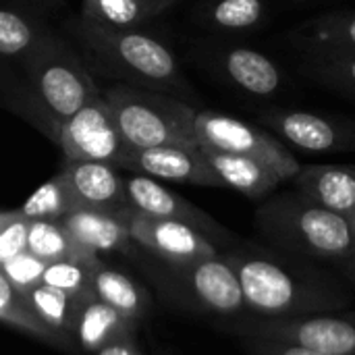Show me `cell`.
I'll return each instance as SVG.
<instances>
[{"instance_id": "9a60e30c", "label": "cell", "mask_w": 355, "mask_h": 355, "mask_svg": "<svg viewBox=\"0 0 355 355\" xmlns=\"http://www.w3.org/2000/svg\"><path fill=\"white\" fill-rule=\"evenodd\" d=\"M293 189L310 202L355 220V166L349 164H302L291 179Z\"/></svg>"}, {"instance_id": "603a6c76", "label": "cell", "mask_w": 355, "mask_h": 355, "mask_svg": "<svg viewBox=\"0 0 355 355\" xmlns=\"http://www.w3.org/2000/svg\"><path fill=\"white\" fill-rule=\"evenodd\" d=\"M23 300L50 331H54L62 339L73 337V322L81 300L44 283L25 291Z\"/></svg>"}, {"instance_id": "f1b7e54d", "label": "cell", "mask_w": 355, "mask_h": 355, "mask_svg": "<svg viewBox=\"0 0 355 355\" xmlns=\"http://www.w3.org/2000/svg\"><path fill=\"white\" fill-rule=\"evenodd\" d=\"M154 15L141 0H83V17L110 27H135Z\"/></svg>"}, {"instance_id": "3957f363", "label": "cell", "mask_w": 355, "mask_h": 355, "mask_svg": "<svg viewBox=\"0 0 355 355\" xmlns=\"http://www.w3.org/2000/svg\"><path fill=\"white\" fill-rule=\"evenodd\" d=\"M127 148L198 146L196 110L166 94L112 85L104 94Z\"/></svg>"}, {"instance_id": "8fae6325", "label": "cell", "mask_w": 355, "mask_h": 355, "mask_svg": "<svg viewBox=\"0 0 355 355\" xmlns=\"http://www.w3.org/2000/svg\"><path fill=\"white\" fill-rule=\"evenodd\" d=\"M131 241L171 266L191 264L218 256L223 250L198 229L168 218H152L127 206L125 210Z\"/></svg>"}, {"instance_id": "ffe728a7", "label": "cell", "mask_w": 355, "mask_h": 355, "mask_svg": "<svg viewBox=\"0 0 355 355\" xmlns=\"http://www.w3.org/2000/svg\"><path fill=\"white\" fill-rule=\"evenodd\" d=\"M133 324L135 322H131L114 308L92 295L79 302L73 322V337L83 349L96 354L98 349L121 337H131Z\"/></svg>"}, {"instance_id": "30bf717a", "label": "cell", "mask_w": 355, "mask_h": 355, "mask_svg": "<svg viewBox=\"0 0 355 355\" xmlns=\"http://www.w3.org/2000/svg\"><path fill=\"white\" fill-rule=\"evenodd\" d=\"M171 275L177 289L200 310L233 320L248 316L241 285L223 252L191 264L171 266Z\"/></svg>"}, {"instance_id": "9c48e42d", "label": "cell", "mask_w": 355, "mask_h": 355, "mask_svg": "<svg viewBox=\"0 0 355 355\" xmlns=\"http://www.w3.org/2000/svg\"><path fill=\"white\" fill-rule=\"evenodd\" d=\"M67 160H96L119 166L125 152V139L116 127L112 110L102 94L94 96L75 114H71L54 133Z\"/></svg>"}, {"instance_id": "d590c367", "label": "cell", "mask_w": 355, "mask_h": 355, "mask_svg": "<svg viewBox=\"0 0 355 355\" xmlns=\"http://www.w3.org/2000/svg\"><path fill=\"white\" fill-rule=\"evenodd\" d=\"M144 4H148L150 8H154L156 12H160V10H164L166 6H171L175 0H141Z\"/></svg>"}, {"instance_id": "d6986e66", "label": "cell", "mask_w": 355, "mask_h": 355, "mask_svg": "<svg viewBox=\"0 0 355 355\" xmlns=\"http://www.w3.org/2000/svg\"><path fill=\"white\" fill-rule=\"evenodd\" d=\"M304 54H355V10H331L293 31Z\"/></svg>"}, {"instance_id": "8992f818", "label": "cell", "mask_w": 355, "mask_h": 355, "mask_svg": "<svg viewBox=\"0 0 355 355\" xmlns=\"http://www.w3.org/2000/svg\"><path fill=\"white\" fill-rule=\"evenodd\" d=\"M193 133L200 148L256 158L279 173L285 183L291 181L302 166L289 146L272 131L225 112L196 110Z\"/></svg>"}, {"instance_id": "44dd1931", "label": "cell", "mask_w": 355, "mask_h": 355, "mask_svg": "<svg viewBox=\"0 0 355 355\" xmlns=\"http://www.w3.org/2000/svg\"><path fill=\"white\" fill-rule=\"evenodd\" d=\"M27 250L42 258L44 262L71 260L81 262L92 268L100 266V254L81 245L62 225L60 220H31L27 233Z\"/></svg>"}, {"instance_id": "4fadbf2b", "label": "cell", "mask_w": 355, "mask_h": 355, "mask_svg": "<svg viewBox=\"0 0 355 355\" xmlns=\"http://www.w3.org/2000/svg\"><path fill=\"white\" fill-rule=\"evenodd\" d=\"M119 168L146 175L156 181H173L200 187H223L200 146L125 148Z\"/></svg>"}, {"instance_id": "d4e9b609", "label": "cell", "mask_w": 355, "mask_h": 355, "mask_svg": "<svg viewBox=\"0 0 355 355\" xmlns=\"http://www.w3.org/2000/svg\"><path fill=\"white\" fill-rule=\"evenodd\" d=\"M77 202L73 200L67 183L56 173L44 185H40L17 212L27 220H60L73 210H77Z\"/></svg>"}, {"instance_id": "836d02e7", "label": "cell", "mask_w": 355, "mask_h": 355, "mask_svg": "<svg viewBox=\"0 0 355 355\" xmlns=\"http://www.w3.org/2000/svg\"><path fill=\"white\" fill-rule=\"evenodd\" d=\"M96 355H141V352L137 349L133 335L131 337H121L108 345H104L102 349H98Z\"/></svg>"}, {"instance_id": "2e32d148", "label": "cell", "mask_w": 355, "mask_h": 355, "mask_svg": "<svg viewBox=\"0 0 355 355\" xmlns=\"http://www.w3.org/2000/svg\"><path fill=\"white\" fill-rule=\"evenodd\" d=\"M214 69L239 92L254 98L277 96L285 85L281 67L264 52L248 46L220 50L214 56Z\"/></svg>"}, {"instance_id": "83f0119b", "label": "cell", "mask_w": 355, "mask_h": 355, "mask_svg": "<svg viewBox=\"0 0 355 355\" xmlns=\"http://www.w3.org/2000/svg\"><path fill=\"white\" fill-rule=\"evenodd\" d=\"M44 31L35 21L19 10L0 6V56L2 58H25L42 40Z\"/></svg>"}, {"instance_id": "277c9868", "label": "cell", "mask_w": 355, "mask_h": 355, "mask_svg": "<svg viewBox=\"0 0 355 355\" xmlns=\"http://www.w3.org/2000/svg\"><path fill=\"white\" fill-rule=\"evenodd\" d=\"M79 37L116 73L158 89L181 92L185 79L173 52L156 37L133 27H110L81 17Z\"/></svg>"}, {"instance_id": "cb8c5ba5", "label": "cell", "mask_w": 355, "mask_h": 355, "mask_svg": "<svg viewBox=\"0 0 355 355\" xmlns=\"http://www.w3.org/2000/svg\"><path fill=\"white\" fill-rule=\"evenodd\" d=\"M302 73L320 87L355 100V54H306Z\"/></svg>"}, {"instance_id": "4316f807", "label": "cell", "mask_w": 355, "mask_h": 355, "mask_svg": "<svg viewBox=\"0 0 355 355\" xmlns=\"http://www.w3.org/2000/svg\"><path fill=\"white\" fill-rule=\"evenodd\" d=\"M0 322L23 331L31 337H37L46 343L52 345H60L64 347L67 343H62L64 339L58 337L54 331H50L27 306V302L23 300V295L19 291H15V287L4 279V275L0 272Z\"/></svg>"}, {"instance_id": "d6a6232c", "label": "cell", "mask_w": 355, "mask_h": 355, "mask_svg": "<svg viewBox=\"0 0 355 355\" xmlns=\"http://www.w3.org/2000/svg\"><path fill=\"white\" fill-rule=\"evenodd\" d=\"M241 345L250 355H329L300 343L266 339V337H241Z\"/></svg>"}, {"instance_id": "7402d4cb", "label": "cell", "mask_w": 355, "mask_h": 355, "mask_svg": "<svg viewBox=\"0 0 355 355\" xmlns=\"http://www.w3.org/2000/svg\"><path fill=\"white\" fill-rule=\"evenodd\" d=\"M92 289L98 300L114 308L131 322H137L150 308V297L144 287H139L127 275L106 268L104 264L94 268Z\"/></svg>"}, {"instance_id": "ba28073f", "label": "cell", "mask_w": 355, "mask_h": 355, "mask_svg": "<svg viewBox=\"0 0 355 355\" xmlns=\"http://www.w3.org/2000/svg\"><path fill=\"white\" fill-rule=\"evenodd\" d=\"M256 119L281 141L306 154L355 152L354 119L295 108H266Z\"/></svg>"}, {"instance_id": "f546056e", "label": "cell", "mask_w": 355, "mask_h": 355, "mask_svg": "<svg viewBox=\"0 0 355 355\" xmlns=\"http://www.w3.org/2000/svg\"><path fill=\"white\" fill-rule=\"evenodd\" d=\"M98 268V266H96ZM92 279H94V268L81 262H71V260H58V262H48L44 270V285L56 287L77 300H85L94 295L92 289Z\"/></svg>"}, {"instance_id": "7a4b0ae2", "label": "cell", "mask_w": 355, "mask_h": 355, "mask_svg": "<svg viewBox=\"0 0 355 355\" xmlns=\"http://www.w3.org/2000/svg\"><path fill=\"white\" fill-rule=\"evenodd\" d=\"M256 229L268 245L285 254L337 268L355 250L354 225L295 189L262 200L256 210Z\"/></svg>"}, {"instance_id": "ac0fdd59", "label": "cell", "mask_w": 355, "mask_h": 355, "mask_svg": "<svg viewBox=\"0 0 355 355\" xmlns=\"http://www.w3.org/2000/svg\"><path fill=\"white\" fill-rule=\"evenodd\" d=\"M204 154L210 166L214 168V173L218 175L223 187L235 189L250 200L262 202L272 193H277V189L285 183L279 173H275L270 166H266L256 158L216 152V150H204Z\"/></svg>"}, {"instance_id": "6da1fadb", "label": "cell", "mask_w": 355, "mask_h": 355, "mask_svg": "<svg viewBox=\"0 0 355 355\" xmlns=\"http://www.w3.org/2000/svg\"><path fill=\"white\" fill-rule=\"evenodd\" d=\"M223 254L237 275L250 316L302 318L341 312L352 304L349 291L318 262L239 239Z\"/></svg>"}, {"instance_id": "5b68a950", "label": "cell", "mask_w": 355, "mask_h": 355, "mask_svg": "<svg viewBox=\"0 0 355 355\" xmlns=\"http://www.w3.org/2000/svg\"><path fill=\"white\" fill-rule=\"evenodd\" d=\"M29 89L48 121L50 135L83 104L100 94L83 64L54 37L44 40L25 56Z\"/></svg>"}, {"instance_id": "5bb4252c", "label": "cell", "mask_w": 355, "mask_h": 355, "mask_svg": "<svg viewBox=\"0 0 355 355\" xmlns=\"http://www.w3.org/2000/svg\"><path fill=\"white\" fill-rule=\"evenodd\" d=\"M79 208L123 210L127 208L125 179L119 166L96 160H67L58 171Z\"/></svg>"}, {"instance_id": "7c38bea8", "label": "cell", "mask_w": 355, "mask_h": 355, "mask_svg": "<svg viewBox=\"0 0 355 355\" xmlns=\"http://www.w3.org/2000/svg\"><path fill=\"white\" fill-rule=\"evenodd\" d=\"M125 196H127V206L131 210L152 218H168V220L185 223L198 229L200 233H204L208 239H212L220 250H227L237 241L231 235V231H227L208 212L187 202L183 196L171 191L168 187H164L152 177L133 175L125 179Z\"/></svg>"}, {"instance_id": "e575fe53", "label": "cell", "mask_w": 355, "mask_h": 355, "mask_svg": "<svg viewBox=\"0 0 355 355\" xmlns=\"http://www.w3.org/2000/svg\"><path fill=\"white\" fill-rule=\"evenodd\" d=\"M339 270L345 275V279H349V281L355 285V250L349 254V258L339 266Z\"/></svg>"}, {"instance_id": "8d00e7d4", "label": "cell", "mask_w": 355, "mask_h": 355, "mask_svg": "<svg viewBox=\"0 0 355 355\" xmlns=\"http://www.w3.org/2000/svg\"><path fill=\"white\" fill-rule=\"evenodd\" d=\"M354 229H355V220H354Z\"/></svg>"}, {"instance_id": "4dcf8cb0", "label": "cell", "mask_w": 355, "mask_h": 355, "mask_svg": "<svg viewBox=\"0 0 355 355\" xmlns=\"http://www.w3.org/2000/svg\"><path fill=\"white\" fill-rule=\"evenodd\" d=\"M46 264L48 262H44L42 258H37L29 250H25L19 256H15V258L6 260L4 264H0V272L15 287V291H19L23 295L25 291H29L31 287L42 283Z\"/></svg>"}, {"instance_id": "484cf974", "label": "cell", "mask_w": 355, "mask_h": 355, "mask_svg": "<svg viewBox=\"0 0 355 355\" xmlns=\"http://www.w3.org/2000/svg\"><path fill=\"white\" fill-rule=\"evenodd\" d=\"M206 21L220 31H254L266 21V0H210Z\"/></svg>"}, {"instance_id": "52a82bcc", "label": "cell", "mask_w": 355, "mask_h": 355, "mask_svg": "<svg viewBox=\"0 0 355 355\" xmlns=\"http://www.w3.org/2000/svg\"><path fill=\"white\" fill-rule=\"evenodd\" d=\"M239 337H266L300 343L329 355H355V314H316L302 318H258L235 320Z\"/></svg>"}, {"instance_id": "1f68e13d", "label": "cell", "mask_w": 355, "mask_h": 355, "mask_svg": "<svg viewBox=\"0 0 355 355\" xmlns=\"http://www.w3.org/2000/svg\"><path fill=\"white\" fill-rule=\"evenodd\" d=\"M29 223L17 210H0V264L27 250Z\"/></svg>"}, {"instance_id": "e0dca14e", "label": "cell", "mask_w": 355, "mask_h": 355, "mask_svg": "<svg viewBox=\"0 0 355 355\" xmlns=\"http://www.w3.org/2000/svg\"><path fill=\"white\" fill-rule=\"evenodd\" d=\"M125 210H96V208H77L60 225L87 250L96 254L121 252L131 243Z\"/></svg>"}]
</instances>
